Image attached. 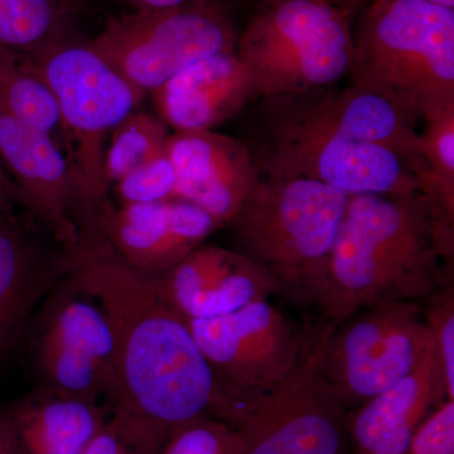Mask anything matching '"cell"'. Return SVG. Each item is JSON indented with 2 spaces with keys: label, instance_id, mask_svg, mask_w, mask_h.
Here are the masks:
<instances>
[{
  "label": "cell",
  "instance_id": "cell-23",
  "mask_svg": "<svg viewBox=\"0 0 454 454\" xmlns=\"http://www.w3.org/2000/svg\"><path fill=\"white\" fill-rule=\"evenodd\" d=\"M170 133L160 116L131 113L113 130L104 160L107 188L131 170L166 153Z\"/></svg>",
  "mask_w": 454,
  "mask_h": 454
},
{
  "label": "cell",
  "instance_id": "cell-26",
  "mask_svg": "<svg viewBox=\"0 0 454 454\" xmlns=\"http://www.w3.org/2000/svg\"><path fill=\"white\" fill-rule=\"evenodd\" d=\"M175 188V168L167 152L151 162L143 164L139 168L131 170L115 184L121 205L160 202L173 199Z\"/></svg>",
  "mask_w": 454,
  "mask_h": 454
},
{
  "label": "cell",
  "instance_id": "cell-1",
  "mask_svg": "<svg viewBox=\"0 0 454 454\" xmlns=\"http://www.w3.org/2000/svg\"><path fill=\"white\" fill-rule=\"evenodd\" d=\"M66 252L67 277L98 301L112 328L115 385L106 424L131 454H160L196 418L241 419L243 403L223 387L187 319L119 256L94 220L79 223L77 243Z\"/></svg>",
  "mask_w": 454,
  "mask_h": 454
},
{
  "label": "cell",
  "instance_id": "cell-12",
  "mask_svg": "<svg viewBox=\"0 0 454 454\" xmlns=\"http://www.w3.org/2000/svg\"><path fill=\"white\" fill-rule=\"evenodd\" d=\"M188 324L223 387L243 404L286 378L303 358L297 331L269 300Z\"/></svg>",
  "mask_w": 454,
  "mask_h": 454
},
{
  "label": "cell",
  "instance_id": "cell-29",
  "mask_svg": "<svg viewBox=\"0 0 454 454\" xmlns=\"http://www.w3.org/2000/svg\"><path fill=\"white\" fill-rule=\"evenodd\" d=\"M82 454H131L121 439L107 427L91 439Z\"/></svg>",
  "mask_w": 454,
  "mask_h": 454
},
{
  "label": "cell",
  "instance_id": "cell-21",
  "mask_svg": "<svg viewBox=\"0 0 454 454\" xmlns=\"http://www.w3.org/2000/svg\"><path fill=\"white\" fill-rule=\"evenodd\" d=\"M419 131L420 154L409 168L418 190L439 214L454 221V104L430 114Z\"/></svg>",
  "mask_w": 454,
  "mask_h": 454
},
{
  "label": "cell",
  "instance_id": "cell-6",
  "mask_svg": "<svg viewBox=\"0 0 454 454\" xmlns=\"http://www.w3.org/2000/svg\"><path fill=\"white\" fill-rule=\"evenodd\" d=\"M255 157L265 177L315 179L346 195H403L418 190L409 164L387 146L358 142L313 112L301 98H279Z\"/></svg>",
  "mask_w": 454,
  "mask_h": 454
},
{
  "label": "cell",
  "instance_id": "cell-34",
  "mask_svg": "<svg viewBox=\"0 0 454 454\" xmlns=\"http://www.w3.org/2000/svg\"><path fill=\"white\" fill-rule=\"evenodd\" d=\"M426 2L433 3V4L442 5V7L454 9V0H426Z\"/></svg>",
  "mask_w": 454,
  "mask_h": 454
},
{
  "label": "cell",
  "instance_id": "cell-28",
  "mask_svg": "<svg viewBox=\"0 0 454 454\" xmlns=\"http://www.w3.org/2000/svg\"><path fill=\"white\" fill-rule=\"evenodd\" d=\"M405 454H454V400H446L415 430Z\"/></svg>",
  "mask_w": 454,
  "mask_h": 454
},
{
  "label": "cell",
  "instance_id": "cell-10",
  "mask_svg": "<svg viewBox=\"0 0 454 454\" xmlns=\"http://www.w3.org/2000/svg\"><path fill=\"white\" fill-rule=\"evenodd\" d=\"M231 27L214 11L192 5L138 11L113 20L88 46L145 95L200 59L235 51Z\"/></svg>",
  "mask_w": 454,
  "mask_h": 454
},
{
  "label": "cell",
  "instance_id": "cell-22",
  "mask_svg": "<svg viewBox=\"0 0 454 454\" xmlns=\"http://www.w3.org/2000/svg\"><path fill=\"white\" fill-rule=\"evenodd\" d=\"M0 104L20 121L52 134L59 127L56 101L28 59L0 44Z\"/></svg>",
  "mask_w": 454,
  "mask_h": 454
},
{
  "label": "cell",
  "instance_id": "cell-20",
  "mask_svg": "<svg viewBox=\"0 0 454 454\" xmlns=\"http://www.w3.org/2000/svg\"><path fill=\"white\" fill-rule=\"evenodd\" d=\"M0 411L23 454H82L109 419L100 403L35 389Z\"/></svg>",
  "mask_w": 454,
  "mask_h": 454
},
{
  "label": "cell",
  "instance_id": "cell-17",
  "mask_svg": "<svg viewBox=\"0 0 454 454\" xmlns=\"http://www.w3.org/2000/svg\"><path fill=\"white\" fill-rule=\"evenodd\" d=\"M68 269L61 245L40 243L17 216L0 221V364L22 351L33 315Z\"/></svg>",
  "mask_w": 454,
  "mask_h": 454
},
{
  "label": "cell",
  "instance_id": "cell-18",
  "mask_svg": "<svg viewBox=\"0 0 454 454\" xmlns=\"http://www.w3.org/2000/svg\"><path fill=\"white\" fill-rule=\"evenodd\" d=\"M446 400V378L433 340L405 378L358 406L349 423L352 454H405L418 427Z\"/></svg>",
  "mask_w": 454,
  "mask_h": 454
},
{
  "label": "cell",
  "instance_id": "cell-2",
  "mask_svg": "<svg viewBox=\"0 0 454 454\" xmlns=\"http://www.w3.org/2000/svg\"><path fill=\"white\" fill-rule=\"evenodd\" d=\"M452 227L419 191L349 196L315 304L336 325L376 304L426 301L443 288Z\"/></svg>",
  "mask_w": 454,
  "mask_h": 454
},
{
  "label": "cell",
  "instance_id": "cell-27",
  "mask_svg": "<svg viewBox=\"0 0 454 454\" xmlns=\"http://www.w3.org/2000/svg\"><path fill=\"white\" fill-rule=\"evenodd\" d=\"M427 324L443 366L447 399L454 400V294L453 286L441 288L426 300Z\"/></svg>",
  "mask_w": 454,
  "mask_h": 454
},
{
  "label": "cell",
  "instance_id": "cell-13",
  "mask_svg": "<svg viewBox=\"0 0 454 454\" xmlns=\"http://www.w3.org/2000/svg\"><path fill=\"white\" fill-rule=\"evenodd\" d=\"M0 163L25 206L65 250L79 239V188L73 164L52 134L32 127L0 104Z\"/></svg>",
  "mask_w": 454,
  "mask_h": 454
},
{
  "label": "cell",
  "instance_id": "cell-7",
  "mask_svg": "<svg viewBox=\"0 0 454 454\" xmlns=\"http://www.w3.org/2000/svg\"><path fill=\"white\" fill-rule=\"evenodd\" d=\"M28 61L55 98L59 125L71 143L79 217L107 199L104 143L145 95L89 46H49Z\"/></svg>",
  "mask_w": 454,
  "mask_h": 454
},
{
  "label": "cell",
  "instance_id": "cell-25",
  "mask_svg": "<svg viewBox=\"0 0 454 454\" xmlns=\"http://www.w3.org/2000/svg\"><path fill=\"white\" fill-rule=\"evenodd\" d=\"M160 454H243V444L234 424L201 417L176 429Z\"/></svg>",
  "mask_w": 454,
  "mask_h": 454
},
{
  "label": "cell",
  "instance_id": "cell-33",
  "mask_svg": "<svg viewBox=\"0 0 454 454\" xmlns=\"http://www.w3.org/2000/svg\"><path fill=\"white\" fill-rule=\"evenodd\" d=\"M325 2L330 3L334 7L351 11L352 8L357 7L358 4H363V3H367L369 0H325Z\"/></svg>",
  "mask_w": 454,
  "mask_h": 454
},
{
  "label": "cell",
  "instance_id": "cell-15",
  "mask_svg": "<svg viewBox=\"0 0 454 454\" xmlns=\"http://www.w3.org/2000/svg\"><path fill=\"white\" fill-rule=\"evenodd\" d=\"M149 278L158 294L187 321L230 315L279 294L264 268L217 245L203 244L175 267Z\"/></svg>",
  "mask_w": 454,
  "mask_h": 454
},
{
  "label": "cell",
  "instance_id": "cell-11",
  "mask_svg": "<svg viewBox=\"0 0 454 454\" xmlns=\"http://www.w3.org/2000/svg\"><path fill=\"white\" fill-rule=\"evenodd\" d=\"M235 428L243 454H340L348 409L313 352L282 380L245 400Z\"/></svg>",
  "mask_w": 454,
  "mask_h": 454
},
{
  "label": "cell",
  "instance_id": "cell-30",
  "mask_svg": "<svg viewBox=\"0 0 454 454\" xmlns=\"http://www.w3.org/2000/svg\"><path fill=\"white\" fill-rule=\"evenodd\" d=\"M18 205L16 188L12 184L8 173L0 163V221L16 217Z\"/></svg>",
  "mask_w": 454,
  "mask_h": 454
},
{
  "label": "cell",
  "instance_id": "cell-8",
  "mask_svg": "<svg viewBox=\"0 0 454 454\" xmlns=\"http://www.w3.org/2000/svg\"><path fill=\"white\" fill-rule=\"evenodd\" d=\"M26 352L35 390L106 402L115 385L112 328L94 297L67 276L53 286L27 330Z\"/></svg>",
  "mask_w": 454,
  "mask_h": 454
},
{
  "label": "cell",
  "instance_id": "cell-14",
  "mask_svg": "<svg viewBox=\"0 0 454 454\" xmlns=\"http://www.w3.org/2000/svg\"><path fill=\"white\" fill-rule=\"evenodd\" d=\"M89 216L119 256L148 276L175 267L220 229L207 212L179 199L119 206L106 199Z\"/></svg>",
  "mask_w": 454,
  "mask_h": 454
},
{
  "label": "cell",
  "instance_id": "cell-16",
  "mask_svg": "<svg viewBox=\"0 0 454 454\" xmlns=\"http://www.w3.org/2000/svg\"><path fill=\"white\" fill-rule=\"evenodd\" d=\"M167 154L176 173L173 199L207 212L220 227L231 223L262 178L250 149L215 130L175 131Z\"/></svg>",
  "mask_w": 454,
  "mask_h": 454
},
{
  "label": "cell",
  "instance_id": "cell-19",
  "mask_svg": "<svg viewBox=\"0 0 454 454\" xmlns=\"http://www.w3.org/2000/svg\"><path fill=\"white\" fill-rule=\"evenodd\" d=\"M158 116L178 130H214L256 98L253 76L235 51L188 66L152 92Z\"/></svg>",
  "mask_w": 454,
  "mask_h": 454
},
{
  "label": "cell",
  "instance_id": "cell-3",
  "mask_svg": "<svg viewBox=\"0 0 454 454\" xmlns=\"http://www.w3.org/2000/svg\"><path fill=\"white\" fill-rule=\"evenodd\" d=\"M354 33L351 85L417 124L454 104V9L426 0H369Z\"/></svg>",
  "mask_w": 454,
  "mask_h": 454
},
{
  "label": "cell",
  "instance_id": "cell-5",
  "mask_svg": "<svg viewBox=\"0 0 454 454\" xmlns=\"http://www.w3.org/2000/svg\"><path fill=\"white\" fill-rule=\"evenodd\" d=\"M349 13L325 0L265 3L235 44L252 74L255 97H301L348 74L354 56Z\"/></svg>",
  "mask_w": 454,
  "mask_h": 454
},
{
  "label": "cell",
  "instance_id": "cell-24",
  "mask_svg": "<svg viewBox=\"0 0 454 454\" xmlns=\"http://www.w3.org/2000/svg\"><path fill=\"white\" fill-rule=\"evenodd\" d=\"M59 25L55 0H0V44L40 52Z\"/></svg>",
  "mask_w": 454,
  "mask_h": 454
},
{
  "label": "cell",
  "instance_id": "cell-9",
  "mask_svg": "<svg viewBox=\"0 0 454 454\" xmlns=\"http://www.w3.org/2000/svg\"><path fill=\"white\" fill-rule=\"evenodd\" d=\"M433 345L419 301H387L333 325L315 351L346 409L358 408L405 378Z\"/></svg>",
  "mask_w": 454,
  "mask_h": 454
},
{
  "label": "cell",
  "instance_id": "cell-31",
  "mask_svg": "<svg viewBox=\"0 0 454 454\" xmlns=\"http://www.w3.org/2000/svg\"><path fill=\"white\" fill-rule=\"evenodd\" d=\"M139 11H168L192 7V5H202V0H131Z\"/></svg>",
  "mask_w": 454,
  "mask_h": 454
},
{
  "label": "cell",
  "instance_id": "cell-32",
  "mask_svg": "<svg viewBox=\"0 0 454 454\" xmlns=\"http://www.w3.org/2000/svg\"><path fill=\"white\" fill-rule=\"evenodd\" d=\"M0 454H23L13 430L0 411Z\"/></svg>",
  "mask_w": 454,
  "mask_h": 454
},
{
  "label": "cell",
  "instance_id": "cell-4",
  "mask_svg": "<svg viewBox=\"0 0 454 454\" xmlns=\"http://www.w3.org/2000/svg\"><path fill=\"white\" fill-rule=\"evenodd\" d=\"M348 199L315 179L260 178L229 225L239 252L264 268L279 293L313 304Z\"/></svg>",
  "mask_w": 454,
  "mask_h": 454
}]
</instances>
